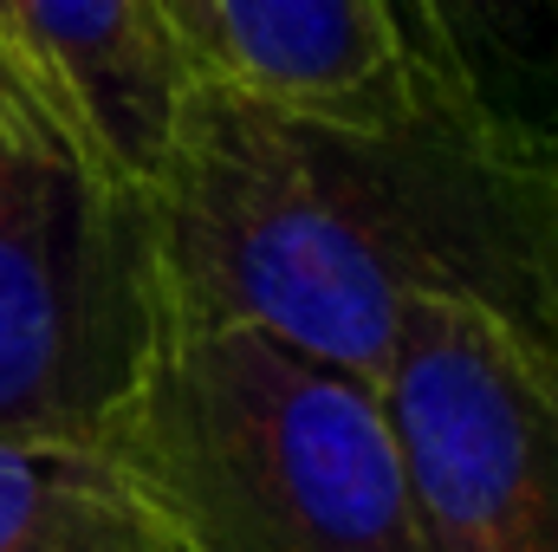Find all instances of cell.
<instances>
[{"instance_id": "1", "label": "cell", "mask_w": 558, "mask_h": 552, "mask_svg": "<svg viewBox=\"0 0 558 552\" xmlns=\"http://www.w3.org/2000/svg\"><path fill=\"white\" fill-rule=\"evenodd\" d=\"M143 202L169 332L247 325L377 391L410 299L558 351V182L468 124H318L195 79Z\"/></svg>"}, {"instance_id": "2", "label": "cell", "mask_w": 558, "mask_h": 552, "mask_svg": "<svg viewBox=\"0 0 558 552\" xmlns=\"http://www.w3.org/2000/svg\"><path fill=\"white\" fill-rule=\"evenodd\" d=\"M98 448L182 552H416L384 391L247 325L169 332Z\"/></svg>"}, {"instance_id": "3", "label": "cell", "mask_w": 558, "mask_h": 552, "mask_svg": "<svg viewBox=\"0 0 558 552\" xmlns=\"http://www.w3.org/2000/svg\"><path fill=\"white\" fill-rule=\"evenodd\" d=\"M169 338L143 189L0 39V442H105Z\"/></svg>"}, {"instance_id": "4", "label": "cell", "mask_w": 558, "mask_h": 552, "mask_svg": "<svg viewBox=\"0 0 558 552\" xmlns=\"http://www.w3.org/2000/svg\"><path fill=\"white\" fill-rule=\"evenodd\" d=\"M416 552H558V351L461 299H410L384 377Z\"/></svg>"}, {"instance_id": "5", "label": "cell", "mask_w": 558, "mask_h": 552, "mask_svg": "<svg viewBox=\"0 0 558 552\" xmlns=\"http://www.w3.org/2000/svg\"><path fill=\"white\" fill-rule=\"evenodd\" d=\"M195 79L318 124L441 118L403 65L384 0H156ZM454 124V118H448Z\"/></svg>"}, {"instance_id": "6", "label": "cell", "mask_w": 558, "mask_h": 552, "mask_svg": "<svg viewBox=\"0 0 558 552\" xmlns=\"http://www.w3.org/2000/svg\"><path fill=\"white\" fill-rule=\"evenodd\" d=\"M7 52L137 189L162 169L195 65L156 0H0Z\"/></svg>"}, {"instance_id": "7", "label": "cell", "mask_w": 558, "mask_h": 552, "mask_svg": "<svg viewBox=\"0 0 558 552\" xmlns=\"http://www.w3.org/2000/svg\"><path fill=\"white\" fill-rule=\"evenodd\" d=\"M481 137L558 182V0H428Z\"/></svg>"}, {"instance_id": "8", "label": "cell", "mask_w": 558, "mask_h": 552, "mask_svg": "<svg viewBox=\"0 0 558 552\" xmlns=\"http://www.w3.org/2000/svg\"><path fill=\"white\" fill-rule=\"evenodd\" d=\"M0 552H182L92 442H0Z\"/></svg>"}, {"instance_id": "9", "label": "cell", "mask_w": 558, "mask_h": 552, "mask_svg": "<svg viewBox=\"0 0 558 552\" xmlns=\"http://www.w3.org/2000/svg\"><path fill=\"white\" fill-rule=\"evenodd\" d=\"M384 20H390V39H397L403 65L416 72V85L428 92V105H435L441 118L481 131V124L468 118V105H461V85H454V72H448V52H441V33H435L428 0H384Z\"/></svg>"}]
</instances>
